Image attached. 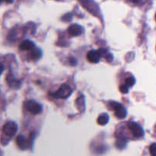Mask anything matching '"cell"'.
<instances>
[{"mask_svg":"<svg viewBox=\"0 0 156 156\" xmlns=\"http://www.w3.org/2000/svg\"><path fill=\"white\" fill-rule=\"evenodd\" d=\"M17 130H18V126H17L16 123L14 122H6L2 127L3 135L9 137V139H11V138L15 136Z\"/></svg>","mask_w":156,"mask_h":156,"instance_id":"obj_1","label":"cell"},{"mask_svg":"<svg viewBox=\"0 0 156 156\" xmlns=\"http://www.w3.org/2000/svg\"><path fill=\"white\" fill-rule=\"evenodd\" d=\"M72 92L73 90L67 84H62L59 87V90L56 93H53V96L55 98H59V99H66L71 95Z\"/></svg>","mask_w":156,"mask_h":156,"instance_id":"obj_2","label":"cell"},{"mask_svg":"<svg viewBox=\"0 0 156 156\" xmlns=\"http://www.w3.org/2000/svg\"><path fill=\"white\" fill-rule=\"evenodd\" d=\"M24 107L30 113L33 115H37L40 113L42 110V107L38 102L34 100H28L26 101L24 103Z\"/></svg>","mask_w":156,"mask_h":156,"instance_id":"obj_3","label":"cell"},{"mask_svg":"<svg viewBox=\"0 0 156 156\" xmlns=\"http://www.w3.org/2000/svg\"><path fill=\"white\" fill-rule=\"evenodd\" d=\"M111 108L115 112V115L118 119H124L126 116V110L123 105L117 102H111Z\"/></svg>","mask_w":156,"mask_h":156,"instance_id":"obj_4","label":"cell"},{"mask_svg":"<svg viewBox=\"0 0 156 156\" xmlns=\"http://www.w3.org/2000/svg\"><path fill=\"white\" fill-rule=\"evenodd\" d=\"M128 127L136 138H140L144 135V131L142 128V127L136 122H129L128 123Z\"/></svg>","mask_w":156,"mask_h":156,"instance_id":"obj_5","label":"cell"},{"mask_svg":"<svg viewBox=\"0 0 156 156\" xmlns=\"http://www.w3.org/2000/svg\"><path fill=\"white\" fill-rule=\"evenodd\" d=\"M101 58V54L100 52L98 50H90L89 52H88L87 54V59L89 61L90 63H92V64H96V63H98L100 61Z\"/></svg>","mask_w":156,"mask_h":156,"instance_id":"obj_6","label":"cell"},{"mask_svg":"<svg viewBox=\"0 0 156 156\" xmlns=\"http://www.w3.org/2000/svg\"><path fill=\"white\" fill-rule=\"evenodd\" d=\"M83 32L82 26L79 25V24H73L70 26L68 29V32L70 35L72 36H77V35H80Z\"/></svg>","mask_w":156,"mask_h":156,"instance_id":"obj_7","label":"cell"},{"mask_svg":"<svg viewBox=\"0 0 156 156\" xmlns=\"http://www.w3.org/2000/svg\"><path fill=\"white\" fill-rule=\"evenodd\" d=\"M6 80H7L9 85L13 89L19 88L20 85H21L20 81L17 80L16 79H15V77H14V76L12 74V73H9V74L8 75L7 78H6Z\"/></svg>","mask_w":156,"mask_h":156,"instance_id":"obj_8","label":"cell"},{"mask_svg":"<svg viewBox=\"0 0 156 156\" xmlns=\"http://www.w3.org/2000/svg\"><path fill=\"white\" fill-rule=\"evenodd\" d=\"M16 143L18 146L21 149H25L28 147V142L27 139L24 136H18L16 138Z\"/></svg>","mask_w":156,"mask_h":156,"instance_id":"obj_9","label":"cell"},{"mask_svg":"<svg viewBox=\"0 0 156 156\" xmlns=\"http://www.w3.org/2000/svg\"><path fill=\"white\" fill-rule=\"evenodd\" d=\"M34 47V44L30 40H25V41H22L19 45L20 50H31Z\"/></svg>","mask_w":156,"mask_h":156,"instance_id":"obj_10","label":"cell"},{"mask_svg":"<svg viewBox=\"0 0 156 156\" xmlns=\"http://www.w3.org/2000/svg\"><path fill=\"white\" fill-rule=\"evenodd\" d=\"M109 121V116L107 113H103L98 118V123L101 125H105Z\"/></svg>","mask_w":156,"mask_h":156,"instance_id":"obj_11","label":"cell"},{"mask_svg":"<svg viewBox=\"0 0 156 156\" xmlns=\"http://www.w3.org/2000/svg\"><path fill=\"white\" fill-rule=\"evenodd\" d=\"M41 57V50L39 48H32L30 52V58L33 60H38Z\"/></svg>","mask_w":156,"mask_h":156,"instance_id":"obj_12","label":"cell"},{"mask_svg":"<svg viewBox=\"0 0 156 156\" xmlns=\"http://www.w3.org/2000/svg\"><path fill=\"white\" fill-rule=\"evenodd\" d=\"M136 83V80L133 76H130V77H128L126 79V84L125 85L127 86L128 87H133V86Z\"/></svg>","mask_w":156,"mask_h":156,"instance_id":"obj_13","label":"cell"},{"mask_svg":"<svg viewBox=\"0 0 156 156\" xmlns=\"http://www.w3.org/2000/svg\"><path fill=\"white\" fill-rule=\"evenodd\" d=\"M126 143V141L124 139H119L117 141V146L119 148H123Z\"/></svg>","mask_w":156,"mask_h":156,"instance_id":"obj_14","label":"cell"},{"mask_svg":"<svg viewBox=\"0 0 156 156\" xmlns=\"http://www.w3.org/2000/svg\"><path fill=\"white\" fill-rule=\"evenodd\" d=\"M149 151H150V154L152 156L156 155V145L155 143H153L149 148Z\"/></svg>","mask_w":156,"mask_h":156,"instance_id":"obj_15","label":"cell"},{"mask_svg":"<svg viewBox=\"0 0 156 156\" xmlns=\"http://www.w3.org/2000/svg\"><path fill=\"white\" fill-rule=\"evenodd\" d=\"M120 90L122 93H128L129 87H128L126 85H122L120 87Z\"/></svg>","mask_w":156,"mask_h":156,"instance_id":"obj_16","label":"cell"},{"mask_svg":"<svg viewBox=\"0 0 156 156\" xmlns=\"http://www.w3.org/2000/svg\"><path fill=\"white\" fill-rule=\"evenodd\" d=\"M63 17L64 18H62V20H64V21H69L72 19V15L69 13L67 14V15H66L65 16H63Z\"/></svg>","mask_w":156,"mask_h":156,"instance_id":"obj_17","label":"cell"},{"mask_svg":"<svg viewBox=\"0 0 156 156\" xmlns=\"http://www.w3.org/2000/svg\"><path fill=\"white\" fill-rule=\"evenodd\" d=\"M105 58H106V60L108 61V62H111L113 59V56L111 54L107 53L106 54H105Z\"/></svg>","mask_w":156,"mask_h":156,"instance_id":"obj_18","label":"cell"},{"mask_svg":"<svg viewBox=\"0 0 156 156\" xmlns=\"http://www.w3.org/2000/svg\"><path fill=\"white\" fill-rule=\"evenodd\" d=\"M69 63H70V64H71V65L75 66L76 64V63H77V61H76V58H73V57H72V58H69Z\"/></svg>","mask_w":156,"mask_h":156,"instance_id":"obj_19","label":"cell"},{"mask_svg":"<svg viewBox=\"0 0 156 156\" xmlns=\"http://www.w3.org/2000/svg\"><path fill=\"white\" fill-rule=\"evenodd\" d=\"M14 0H0V4H1L2 2H5L6 3H12L13 2Z\"/></svg>","mask_w":156,"mask_h":156,"instance_id":"obj_20","label":"cell"},{"mask_svg":"<svg viewBox=\"0 0 156 156\" xmlns=\"http://www.w3.org/2000/svg\"><path fill=\"white\" fill-rule=\"evenodd\" d=\"M3 70H4V66H3V64L0 62V75L2 74V73L3 72Z\"/></svg>","mask_w":156,"mask_h":156,"instance_id":"obj_21","label":"cell"},{"mask_svg":"<svg viewBox=\"0 0 156 156\" xmlns=\"http://www.w3.org/2000/svg\"><path fill=\"white\" fill-rule=\"evenodd\" d=\"M129 1L132 2H133V3H139V2H140L143 1V0H129Z\"/></svg>","mask_w":156,"mask_h":156,"instance_id":"obj_22","label":"cell"}]
</instances>
